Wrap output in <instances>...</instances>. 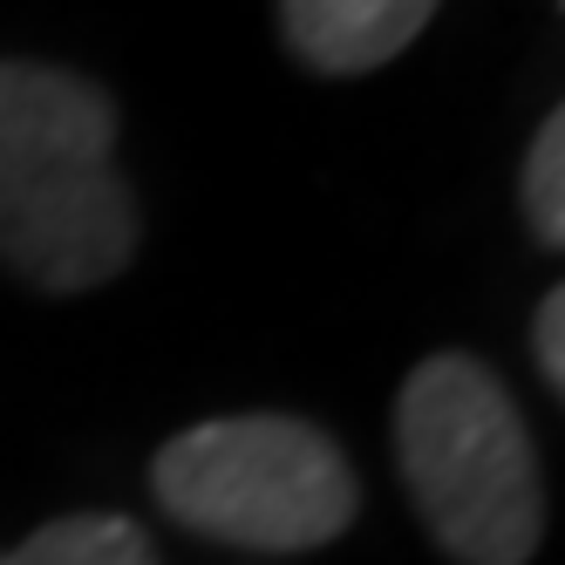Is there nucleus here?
<instances>
[{
  "instance_id": "3",
  "label": "nucleus",
  "mask_w": 565,
  "mask_h": 565,
  "mask_svg": "<svg viewBox=\"0 0 565 565\" xmlns=\"http://www.w3.org/2000/svg\"><path fill=\"white\" fill-rule=\"evenodd\" d=\"M157 511L232 552H320L361 518L348 450L307 416H205L150 457Z\"/></svg>"
},
{
  "instance_id": "2",
  "label": "nucleus",
  "mask_w": 565,
  "mask_h": 565,
  "mask_svg": "<svg viewBox=\"0 0 565 565\" xmlns=\"http://www.w3.org/2000/svg\"><path fill=\"white\" fill-rule=\"evenodd\" d=\"M395 470L457 565H524L545 539V470L518 395L463 348L423 354L395 388Z\"/></svg>"
},
{
  "instance_id": "7",
  "label": "nucleus",
  "mask_w": 565,
  "mask_h": 565,
  "mask_svg": "<svg viewBox=\"0 0 565 565\" xmlns=\"http://www.w3.org/2000/svg\"><path fill=\"white\" fill-rule=\"evenodd\" d=\"M532 361L545 375V395H565V294L545 287L539 313H532Z\"/></svg>"
},
{
  "instance_id": "6",
  "label": "nucleus",
  "mask_w": 565,
  "mask_h": 565,
  "mask_svg": "<svg viewBox=\"0 0 565 565\" xmlns=\"http://www.w3.org/2000/svg\"><path fill=\"white\" fill-rule=\"evenodd\" d=\"M518 205H524V232H532L545 253H558L565 246V109H545L532 150H524Z\"/></svg>"
},
{
  "instance_id": "1",
  "label": "nucleus",
  "mask_w": 565,
  "mask_h": 565,
  "mask_svg": "<svg viewBox=\"0 0 565 565\" xmlns=\"http://www.w3.org/2000/svg\"><path fill=\"white\" fill-rule=\"evenodd\" d=\"M137 238L109 89L62 62L0 55V266L42 294H89L137 259Z\"/></svg>"
},
{
  "instance_id": "5",
  "label": "nucleus",
  "mask_w": 565,
  "mask_h": 565,
  "mask_svg": "<svg viewBox=\"0 0 565 565\" xmlns=\"http://www.w3.org/2000/svg\"><path fill=\"white\" fill-rule=\"evenodd\" d=\"M0 565H157V545L124 511H68L0 552Z\"/></svg>"
},
{
  "instance_id": "4",
  "label": "nucleus",
  "mask_w": 565,
  "mask_h": 565,
  "mask_svg": "<svg viewBox=\"0 0 565 565\" xmlns=\"http://www.w3.org/2000/svg\"><path fill=\"white\" fill-rule=\"evenodd\" d=\"M443 0H279V34L313 75H369L436 21Z\"/></svg>"
}]
</instances>
